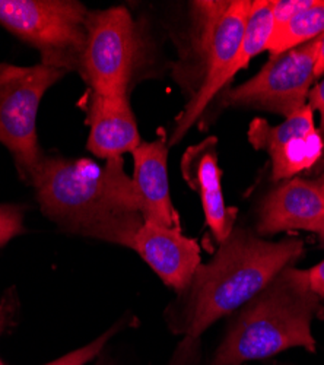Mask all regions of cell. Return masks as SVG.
Segmentation results:
<instances>
[{"mask_svg":"<svg viewBox=\"0 0 324 365\" xmlns=\"http://www.w3.org/2000/svg\"><path fill=\"white\" fill-rule=\"evenodd\" d=\"M313 113L307 104L278 126H271L263 118L251 121L249 142L254 149L268 152L275 181L289 180L324 155V140L314 125Z\"/></svg>","mask_w":324,"mask_h":365,"instance_id":"9c48e42d","label":"cell"},{"mask_svg":"<svg viewBox=\"0 0 324 365\" xmlns=\"http://www.w3.org/2000/svg\"><path fill=\"white\" fill-rule=\"evenodd\" d=\"M320 298L304 270L285 267L241 312L218 348L214 365H243L289 348L315 351L311 323Z\"/></svg>","mask_w":324,"mask_h":365,"instance_id":"277c9868","label":"cell"},{"mask_svg":"<svg viewBox=\"0 0 324 365\" xmlns=\"http://www.w3.org/2000/svg\"><path fill=\"white\" fill-rule=\"evenodd\" d=\"M123 167L122 157L104 167L86 158L44 157L29 181L44 215L72 232L130 249L145 222Z\"/></svg>","mask_w":324,"mask_h":365,"instance_id":"6da1fadb","label":"cell"},{"mask_svg":"<svg viewBox=\"0 0 324 365\" xmlns=\"http://www.w3.org/2000/svg\"><path fill=\"white\" fill-rule=\"evenodd\" d=\"M253 2H192L189 26L172 76L187 98L172 125L168 146L177 145L234 79L231 68L244 37Z\"/></svg>","mask_w":324,"mask_h":365,"instance_id":"3957f363","label":"cell"},{"mask_svg":"<svg viewBox=\"0 0 324 365\" xmlns=\"http://www.w3.org/2000/svg\"><path fill=\"white\" fill-rule=\"evenodd\" d=\"M318 235H320V238H321V241H323V245H324V227L318 231Z\"/></svg>","mask_w":324,"mask_h":365,"instance_id":"cb8c5ba5","label":"cell"},{"mask_svg":"<svg viewBox=\"0 0 324 365\" xmlns=\"http://www.w3.org/2000/svg\"><path fill=\"white\" fill-rule=\"evenodd\" d=\"M307 104L311 107L313 111L315 110L320 114V129H318V132H320V135L324 140V78L318 85H315L310 91Z\"/></svg>","mask_w":324,"mask_h":365,"instance_id":"d6986e66","label":"cell"},{"mask_svg":"<svg viewBox=\"0 0 324 365\" xmlns=\"http://www.w3.org/2000/svg\"><path fill=\"white\" fill-rule=\"evenodd\" d=\"M315 0H273V29L296 16L301 11L310 8Z\"/></svg>","mask_w":324,"mask_h":365,"instance_id":"e0dca14e","label":"cell"},{"mask_svg":"<svg viewBox=\"0 0 324 365\" xmlns=\"http://www.w3.org/2000/svg\"><path fill=\"white\" fill-rule=\"evenodd\" d=\"M90 126L86 148L95 157L120 158L142 143L129 96H104L90 91L86 101Z\"/></svg>","mask_w":324,"mask_h":365,"instance_id":"7c38bea8","label":"cell"},{"mask_svg":"<svg viewBox=\"0 0 324 365\" xmlns=\"http://www.w3.org/2000/svg\"><path fill=\"white\" fill-rule=\"evenodd\" d=\"M305 281L310 289L321 299L324 298V260H321L314 267L304 270Z\"/></svg>","mask_w":324,"mask_h":365,"instance_id":"ffe728a7","label":"cell"},{"mask_svg":"<svg viewBox=\"0 0 324 365\" xmlns=\"http://www.w3.org/2000/svg\"><path fill=\"white\" fill-rule=\"evenodd\" d=\"M65 75V71L43 63H0V143L8 148L19 175L25 180H29L44 158L37 135L41 100Z\"/></svg>","mask_w":324,"mask_h":365,"instance_id":"52a82bcc","label":"cell"},{"mask_svg":"<svg viewBox=\"0 0 324 365\" xmlns=\"http://www.w3.org/2000/svg\"><path fill=\"white\" fill-rule=\"evenodd\" d=\"M182 174L187 185L199 193L206 225L221 245L235 228V210L225 205L222 170L218 161V139L215 136L203 139L184 152Z\"/></svg>","mask_w":324,"mask_h":365,"instance_id":"8fae6325","label":"cell"},{"mask_svg":"<svg viewBox=\"0 0 324 365\" xmlns=\"http://www.w3.org/2000/svg\"><path fill=\"white\" fill-rule=\"evenodd\" d=\"M303 253L301 240L268 241L234 228L186 289V338L197 341L216 320L246 306Z\"/></svg>","mask_w":324,"mask_h":365,"instance_id":"7a4b0ae2","label":"cell"},{"mask_svg":"<svg viewBox=\"0 0 324 365\" xmlns=\"http://www.w3.org/2000/svg\"><path fill=\"white\" fill-rule=\"evenodd\" d=\"M135 250L160 279L177 292H184L200 263L197 241L182 234L180 228L143 224L132 241Z\"/></svg>","mask_w":324,"mask_h":365,"instance_id":"30bf717a","label":"cell"},{"mask_svg":"<svg viewBox=\"0 0 324 365\" xmlns=\"http://www.w3.org/2000/svg\"><path fill=\"white\" fill-rule=\"evenodd\" d=\"M324 34V0L315 2L292 16L289 21L275 28L268 51L272 56L286 53L292 48L304 46Z\"/></svg>","mask_w":324,"mask_h":365,"instance_id":"9a60e30c","label":"cell"},{"mask_svg":"<svg viewBox=\"0 0 324 365\" xmlns=\"http://www.w3.org/2000/svg\"><path fill=\"white\" fill-rule=\"evenodd\" d=\"M133 185L145 224L180 228L179 217L169 197L168 142L165 136L142 142L133 152Z\"/></svg>","mask_w":324,"mask_h":365,"instance_id":"4fadbf2b","label":"cell"},{"mask_svg":"<svg viewBox=\"0 0 324 365\" xmlns=\"http://www.w3.org/2000/svg\"><path fill=\"white\" fill-rule=\"evenodd\" d=\"M324 75V34L320 37V46L317 51V62H315V78Z\"/></svg>","mask_w":324,"mask_h":365,"instance_id":"7402d4cb","label":"cell"},{"mask_svg":"<svg viewBox=\"0 0 324 365\" xmlns=\"http://www.w3.org/2000/svg\"><path fill=\"white\" fill-rule=\"evenodd\" d=\"M16 307H18V301H16L15 289L12 288L2 297V299H0V338H2L5 330L11 326ZM0 365H5L2 359H0Z\"/></svg>","mask_w":324,"mask_h":365,"instance_id":"ac0fdd59","label":"cell"},{"mask_svg":"<svg viewBox=\"0 0 324 365\" xmlns=\"http://www.w3.org/2000/svg\"><path fill=\"white\" fill-rule=\"evenodd\" d=\"M194 351H196V341L186 338L182 342L179 351L175 352L169 365H190L194 358Z\"/></svg>","mask_w":324,"mask_h":365,"instance_id":"44dd1931","label":"cell"},{"mask_svg":"<svg viewBox=\"0 0 324 365\" xmlns=\"http://www.w3.org/2000/svg\"><path fill=\"white\" fill-rule=\"evenodd\" d=\"M323 199H324V193H323Z\"/></svg>","mask_w":324,"mask_h":365,"instance_id":"d4e9b609","label":"cell"},{"mask_svg":"<svg viewBox=\"0 0 324 365\" xmlns=\"http://www.w3.org/2000/svg\"><path fill=\"white\" fill-rule=\"evenodd\" d=\"M323 227V193L311 180L291 178L264 200L257 230L260 234H278L292 230L318 234Z\"/></svg>","mask_w":324,"mask_h":365,"instance_id":"5bb4252c","label":"cell"},{"mask_svg":"<svg viewBox=\"0 0 324 365\" xmlns=\"http://www.w3.org/2000/svg\"><path fill=\"white\" fill-rule=\"evenodd\" d=\"M143 29L125 6L90 11L78 72L90 91L104 96H129L150 63Z\"/></svg>","mask_w":324,"mask_h":365,"instance_id":"5b68a950","label":"cell"},{"mask_svg":"<svg viewBox=\"0 0 324 365\" xmlns=\"http://www.w3.org/2000/svg\"><path fill=\"white\" fill-rule=\"evenodd\" d=\"M23 232V207L19 205H0V247Z\"/></svg>","mask_w":324,"mask_h":365,"instance_id":"2e32d148","label":"cell"},{"mask_svg":"<svg viewBox=\"0 0 324 365\" xmlns=\"http://www.w3.org/2000/svg\"><path fill=\"white\" fill-rule=\"evenodd\" d=\"M311 181L314 182V186H315L321 193H324V173L320 174L317 178H314V180H311Z\"/></svg>","mask_w":324,"mask_h":365,"instance_id":"603a6c76","label":"cell"},{"mask_svg":"<svg viewBox=\"0 0 324 365\" xmlns=\"http://www.w3.org/2000/svg\"><path fill=\"white\" fill-rule=\"evenodd\" d=\"M318 46L320 37L286 53L272 56L256 76L224 91L219 103L224 108H254L285 118L297 113L307 106L315 79Z\"/></svg>","mask_w":324,"mask_h":365,"instance_id":"ba28073f","label":"cell"},{"mask_svg":"<svg viewBox=\"0 0 324 365\" xmlns=\"http://www.w3.org/2000/svg\"><path fill=\"white\" fill-rule=\"evenodd\" d=\"M90 11L75 0H0V25L40 51L46 66L79 69Z\"/></svg>","mask_w":324,"mask_h":365,"instance_id":"8992f818","label":"cell"}]
</instances>
